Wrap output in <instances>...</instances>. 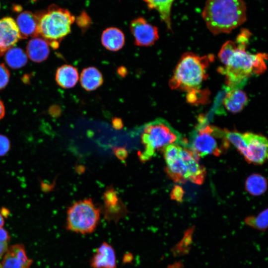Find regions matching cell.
Returning <instances> with one entry per match:
<instances>
[{"mask_svg": "<svg viewBox=\"0 0 268 268\" xmlns=\"http://www.w3.org/2000/svg\"><path fill=\"white\" fill-rule=\"evenodd\" d=\"M236 40L234 50L219 69L226 77L227 88H241L250 76L266 69L265 54H251L246 50L248 41Z\"/></svg>", "mask_w": 268, "mask_h": 268, "instance_id": "cell-1", "label": "cell"}, {"mask_svg": "<svg viewBox=\"0 0 268 268\" xmlns=\"http://www.w3.org/2000/svg\"><path fill=\"white\" fill-rule=\"evenodd\" d=\"M201 16L213 34L229 33L245 22L247 7L243 0H207Z\"/></svg>", "mask_w": 268, "mask_h": 268, "instance_id": "cell-2", "label": "cell"}, {"mask_svg": "<svg viewBox=\"0 0 268 268\" xmlns=\"http://www.w3.org/2000/svg\"><path fill=\"white\" fill-rule=\"evenodd\" d=\"M163 149L165 171L172 180L180 183L188 181L198 185L203 183L205 170L200 164V158L190 148L173 143Z\"/></svg>", "mask_w": 268, "mask_h": 268, "instance_id": "cell-3", "label": "cell"}, {"mask_svg": "<svg viewBox=\"0 0 268 268\" xmlns=\"http://www.w3.org/2000/svg\"><path fill=\"white\" fill-rule=\"evenodd\" d=\"M212 56L200 57L193 53L184 54L169 81L173 89H180L194 94L206 78V70L212 61Z\"/></svg>", "mask_w": 268, "mask_h": 268, "instance_id": "cell-4", "label": "cell"}, {"mask_svg": "<svg viewBox=\"0 0 268 268\" xmlns=\"http://www.w3.org/2000/svg\"><path fill=\"white\" fill-rule=\"evenodd\" d=\"M38 19V35L53 48L71 31L75 18L68 10L53 4L47 10L36 13Z\"/></svg>", "mask_w": 268, "mask_h": 268, "instance_id": "cell-5", "label": "cell"}, {"mask_svg": "<svg viewBox=\"0 0 268 268\" xmlns=\"http://www.w3.org/2000/svg\"><path fill=\"white\" fill-rule=\"evenodd\" d=\"M141 140L144 150L139 156L142 161L150 159L157 150L171 144H179L184 141L181 134L161 118L145 125L141 134Z\"/></svg>", "mask_w": 268, "mask_h": 268, "instance_id": "cell-6", "label": "cell"}, {"mask_svg": "<svg viewBox=\"0 0 268 268\" xmlns=\"http://www.w3.org/2000/svg\"><path fill=\"white\" fill-rule=\"evenodd\" d=\"M101 209L91 199L78 201L67 211L66 229L81 235L92 233L99 224Z\"/></svg>", "mask_w": 268, "mask_h": 268, "instance_id": "cell-7", "label": "cell"}, {"mask_svg": "<svg viewBox=\"0 0 268 268\" xmlns=\"http://www.w3.org/2000/svg\"><path fill=\"white\" fill-rule=\"evenodd\" d=\"M229 145L224 130L201 123L191 137L190 149L199 158L209 154L218 156L227 150Z\"/></svg>", "mask_w": 268, "mask_h": 268, "instance_id": "cell-8", "label": "cell"}, {"mask_svg": "<svg viewBox=\"0 0 268 268\" xmlns=\"http://www.w3.org/2000/svg\"><path fill=\"white\" fill-rule=\"evenodd\" d=\"M130 28L134 44L137 46L147 47L152 45L159 38L157 27L148 22L142 17L132 20Z\"/></svg>", "mask_w": 268, "mask_h": 268, "instance_id": "cell-9", "label": "cell"}, {"mask_svg": "<svg viewBox=\"0 0 268 268\" xmlns=\"http://www.w3.org/2000/svg\"><path fill=\"white\" fill-rule=\"evenodd\" d=\"M247 148L246 160L249 163L262 164L268 157V140L261 134L252 133L243 134Z\"/></svg>", "mask_w": 268, "mask_h": 268, "instance_id": "cell-10", "label": "cell"}, {"mask_svg": "<svg viewBox=\"0 0 268 268\" xmlns=\"http://www.w3.org/2000/svg\"><path fill=\"white\" fill-rule=\"evenodd\" d=\"M103 198L104 204L102 213L104 218L109 222L118 223L128 213L125 205L117 192L111 187L106 189Z\"/></svg>", "mask_w": 268, "mask_h": 268, "instance_id": "cell-11", "label": "cell"}, {"mask_svg": "<svg viewBox=\"0 0 268 268\" xmlns=\"http://www.w3.org/2000/svg\"><path fill=\"white\" fill-rule=\"evenodd\" d=\"M21 38L15 21L10 17L0 19V57Z\"/></svg>", "mask_w": 268, "mask_h": 268, "instance_id": "cell-12", "label": "cell"}, {"mask_svg": "<svg viewBox=\"0 0 268 268\" xmlns=\"http://www.w3.org/2000/svg\"><path fill=\"white\" fill-rule=\"evenodd\" d=\"M117 258L113 246L102 242L95 250L89 260L91 268H117Z\"/></svg>", "mask_w": 268, "mask_h": 268, "instance_id": "cell-13", "label": "cell"}, {"mask_svg": "<svg viewBox=\"0 0 268 268\" xmlns=\"http://www.w3.org/2000/svg\"><path fill=\"white\" fill-rule=\"evenodd\" d=\"M32 263L23 245L15 244L8 248L2 259L0 268H30Z\"/></svg>", "mask_w": 268, "mask_h": 268, "instance_id": "cell-14", "label": "cell"}, {"mask_svg": "<svg viewBox=\"0 0 268 268\" xmlns=\"http://www.w3.org/2000/svg\"><path fill=\"white\" fill-rule=\"evenodd\" d=\"M16 23L21 38L38 35V19L36 13L30 11H23L17 16Z\"/></svg>", "mask_w": 268, "mask_h": 268, "instance_id": "cell-15", "label": "cell"}, {"mask_svg": "<svg viewBox=\"0 0 268 268\" xmlns=\"http://www.w3.org/2000/svg\"><path fill=\"white\" fill-rule=\"evenodd\" d=\"M49 45L48 42L44 39L34 37L27 43V55L33 62L36 63L43 62L49 55Z\"/></svg>", "mask_w": 268, "mask_h": 268, "instance_id": "cell-16", "label": "cell"}, {"mask_svg": "<svg viewBox=\"0 0 268 268\" xmlns=\"http://www.w3.org/2000/svg\"><path fill=\"white\" fill-rule=\"evenodd\" d=\"M102 45L107 50L117 51L124 46L125 35L120 29L111 27L105 29L101 35Z\"/></svg>", "mask_w": 268, "mask_h": 268, "instance_id": "cell-17", "label": "cell"}, {"mask_svg": "<svg viewBox=\"0 0 268 268\" xmlns=\"http://www.w3.org/2000/svg\"><path fill=\"white\" fill-rule=\"evenodd\" d=\"M247 103V96L240 88H227L224 103L228 111L232 113L239 112Z\"/></svg>", "mask_w": 268, "mask_h": 268, "instance_id": "cell-18", "label": "cell"}, {"mask_svg": "<svg viewBox=\"0 0 268 268\" xmlns=\"http://www.w3.org/2000/svg\"><path fill=\"white\" fill-rule=\"evenodd\" d=\"M78 78L76 68L71 65H63L56 72V81L60 86L64 88L73 87L77 82Z\"/></svg>", "mask_w": 268, "mask_h": 268, "instance_id": "cell-19", "label": "cell"}, {"mask_svg": "<svg viewBox=\"0 0 268 268\" xmlns=\"http://www.w3.org/2000/svg\"><path fill=\"white\" fill-rule=\"evenodd\" d=\"M80 81L84 89L87 91H92L102 85L103 78L97 68L90 67L83 69L80 74Z\"/></svg>", "mask_w": 268, "mask_h": 268, "instance_id": "cell-20", "label": "cell"}, {"mask_svg": "<svg viewBox=\"0 0 268 268\" xmlns=\"http://www.w3.org/2000/svg\"><path fill=\"white\" fill-rule=\"evenodd\" d=\"M175 0H143L148 8L156 10L160 19L171 30V8Z\"/></svg>", "mask_w": 268, "mask_h": 268, "instance_id": "cell-21", "label": "cell"}, {"mask_svg": "<svg viewBox=\"0 0 268 268\" xmlns=\"http://www.w3.org/2000/svg\"><path fill=\"white\" fill-rule=\"evenodd\" d=\"M245 188L251 195L260 196L267 190V180L260 174H253L247 178L245 182Z\"/></svg>", "mask_w": 268, "mask_h": 268, "instance_id": "cell-22", "label": "cell"}, {"mask_svg": "<svg viewBox=\"0 0 268 268\" xmlns=\"http://www.w3.org/2000/svg\"><path fill=\"white\" fill-rule=\"evenodd\" d=\"M5 61L11 68L18 69L26 64L27 56L22 49L12 47L5 53Z\"/></svg>", "mask_w": 268, "mask_h": 268, "instance_id": "cell-23", "label": "cell"}, {"mask_svg": "<svg viewBox=\"0 0 268 268\" xmlns=\"http://www.w3.org/2000/svg\"><path fill=\"white\" fill-rule=\"evenodd\" d=\"M224 133L228 142L231 143L236 148L246 160L247 157V148L243 134L227 130H224Z\"/></svg>", "mask_w": 268, "mask_h": 268, "instance_id": "cell-24", "label": "cell"}, {"mask_svg": "<svg viewBox=\"0 0 268 268\" xmlns=\"http://www.w3.org/2000/svg\"><path fill=\"white\" fill-rule=\"evenodd\" d=\"M194 230V227L188 229L185 232L184 237L180 242L172 249V252L174 256H178L188 253L192 243V235Z\"/></svg>", "mask_w": 268, "mask_h": 268, "instance_id": "cell-25", "label": "cell"}, {"mask_svg": "<svg viewBox=\"0 0 268 268\" xmlns=\"http://www.w3.org/2000/svg\"><path fill=\"white\" fill-rule=\"evenodd\" d=\"M268 208H266L256 216H250L246 217L245 223L253 228L265 231L268 226Z\"/></svg>", "mask_w": 268, "mask_h": 268, "instance_id": "cell-26", "label": "cell"}, {"mask_svg": "<svg viewBox=\"0 0 268 268\" xmlns=\"http://www.w3.org/2000/svg\"><path fill=\"white\" fill-rule=\"evenodd\" d=\"M10 236L3 228H0V268L2 259L8 249Z\"/></svg>", "mask_w": 268, "mask_h": 268, "instance_id": "cell-27", "label": "cell"}, {"mask_svg": "<svg viewBox=\"0 0 268 268\" xmlns=\"http://www.w3.org/2000/svg\"><path fill=\"white\" fill-rule=\"evenodd\" d=\"M75 21L82 31H85L88 29L92 22L90 17L85 11H82L75 18Z\"/></svg>", "mask_w": 268, "mask_h": 268, "instance_id": "cell-28", "label": "cell"}, {"mask_svg": "<svg viewBox=\"0 0 268 268\" xmlns=\"http://www.w3.org/2000/svg\"><path fill=\"white\" fill-rule=\"evenodd\" d=\"M10 78V73L4 64H0V90L5 87Z\"/></svg>", "mask_w": 268, "mask_h": 268, "instance_id": "cell-29", "label": "cell"}, {"mask_svg": "<svg viewBox=\"0 0 268 268\" xmlns=\"http://www.w3.org/2000/svg\"><path fill=\"white\" fill-rule=\"evenodd\" d=\"M184 194V191L182 188L179 186H175L171 192V198L175 201L181 202L183 200V198Z\"/></svg>", "mask_w": 268, "mask_h": 268, "instance_id": "cell-30", "label": "cell"}, {"mask_svg": "<svg viewBox=\"0 0 268 268\" xmlns=\"http://www.w3.org/2000/svg\"><path fill=\"white\" fill-rule=\"evenodd\" d=\"M10 148V142L8 138L2 134H0V156L6 154Z\"/></svg>", "mask_w": 268, "mask_h": 268, "instance_id": "cell-31", "label": "cell"}, {"mask_svg": "<svg viewBox=\"0 0 268 268\" xmlns=\"http://www.w3.org/2000/svg\"><path fill=\"white\" fill-rule=\"evenodd\" d=\"M8 212L6 209L0 208V228H2L4 222V217L7 216Z\"/></svg>", "mask_w": 268, "mask_h": 268, "instance_id": "cell-32", "label": "cell"}, {"mask_svg": "<svg viewBox=\"0 0 268 268\" xmlns=\"http://www.w3.org/2000/svg\"><path fill=\"white\" fill-rule=\"evenodd\" d=\"M5 108L3 102L0 100V120L4 116Z\"/></svg>", "mask_w": 268, "mask_h": 268, "instance_id": "cell-33", "label": "cell"}, {"mask_svg": "<svg viewBox=\"0 0 268 268\" xmlns=\"http://www.w3.org/2000/svg\"><path fill=\"white\" fill-rule=\"evenodd\" d=\"M114 125L116 126H118L119 127H121V121L119 119H116L113 121Z\"/></svg>", "mask_w": 268, "mask_h": 268, "instance_id": "cell-34", "label": "cell"}, {"mask_svg": "<svg viewBox=\"0 0 268 268\" xmlns=\"http://www.w3.org/2000/svg\"><path fill=\"white\" fill-rule=\"evenodd\" d=\"M31 0L33 1H37L38 0Z\"/></svg>", "mask_w": 268, "mask_h": 268, "instance_id": "cell-35", "label": "cell"}, {"mask_svg": "<svg viewBox=\"0 0 268 268\" xmlns=\"http://www.w3.org/2000/svg\"></svg>", "mask_w": 268, "mask_h": 268, "instance_id": "cell-36", "label": "cell"}]
</instances>
